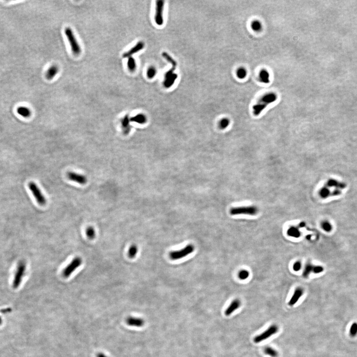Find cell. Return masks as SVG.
<instances>
[{
  "label": "cell",
  "mask_w": 357,
  "mask_h": 357,
  "mask_svg": "<svg viewBox=\"0 0 357 357\" xmlns=\"http://www.w3.org/2000/svg\"><path fill=\"white\" fill-rule=\"evenodd\" d=\"M17 113L24 118H28L31 115V111L27 107L20 106L17 109Z\"/></svg>",
  "instance_id": "cell-19"
},
{
  "label": "cell",
  "mask_w": 357,
  "mask_h": 357,
  "mask_svg": "<svg viewBox=\"0 0 357 357\" xmlns=\"http://www.w3.org/2000/svg\"><path fill=\"white\" fill-rule=\"evenodd\" d=\"M25 270L26 263L23 261H20L17 266V269L15 273L14 279L13 281V287L14 289H17L20 286L23 277L25 274Z\"/></svg>",
  "instance_id": "cell-5"
},
{
  "label": "cell",
  "mask_w": 357,
  "mask_h": 357,
  "mask_svg": "<svg viewBox=\"0 0 357 357\" xmlns=\"http://www.w3.org/2000/svg\"><path fill=\"white\" fill-rule=\"evenodd\" d=\"M331 192L328 187L324 186L320 189L319 195L322 199H326L329 196H331Z\"/></svg>",
  "instance_id": "cell-22"
},
{
  "label": "cell",
  "mask_w": 357,
  "mask_h": 357,
  "mask_svg": "<svg viewBox=\"0 0 357 357\" xmlns=\"http://www.w3.org/2000/svg\"><path fill=\"white\" fill-rule=\"evenodd\" d=\"M130 121L137 123L140 124H145L146 122V118L145 115L142 114H137L135 116L130 118Z\"/></svg>",
  "instance_id": "cell-21"
},
{
  "label": "cell",
  "mask_w": 357,
  "mask_h": 357,
  "mask_svg": "<svg viewBox=\"0 0 357 357\" xmlns=\"http://www.w3.org/2000/svg\"><path fill=\"white\" fill-rule=\"evenodd\" d=\"M304 294V290L301 288H297L294 292L293 294L288 302V305L293 306L296 304Z\"/></svg>",
  "instance_id": "cell-11"
},
{
  "label": "cell",
  "mask_w": 357,
  "mask_h": 357,
  "mask_svg": "<svg viewBox=\"0 0 357 357\" xmlns=\"http://www.w3.org/2000/svg\"><path fill=\"white\" fill-rule=\"evenodd\" d=\"M252 28L254 31L259 32L262 30L261 23L258 20L253 21L252 23Z\"/></svg>",
  "instance_id": "cell-31"
},
{
  "label": "cell",
  "mask_w": 357,
  "mask_h": 357,
  "mask_svg": "<svg viewBox=\"0 0 357 357\" xmlns=\"http://www.w3.org/2000/svg\"><path fill=\"white\" fill-rule=\"evenodd\" d=\"M2 322H3V320H2V317H0V326H1V325H2Z\"/></svg>",
  "instance_id": "cell-42"
},
{
  "label": "cell",
  "mask_w": 357,
  "mask_h": 357,
  "mask_svg": "<svg viewBox=\"0 0 357 357\" xmlns=\"http://www.w3.org/2000/svg\"><path fill=\"white\" fill-rule=\"evenodd\" d=\"M86 235L90 239H93L96 235V232L93 227H89L86 230Z\"/></svg>",
  "instance_id": "cell-29"
},
{
  "label": "cell",
  "mask_w": 357,
  "mask_h": 357,
  "mask_svg": "<svg viewBox=\"0 0 357 357\" xmlns=\"http://www.w3.org/2000/svg\"><path fill=\"white\" fill-rule=\"evenodd\" d=\"M287 234L291 237L298 238L301 236V233L298 227L291 226L288 229Z\"/></svg>",
  "instance_id": "cell-18"
},
{
  "label": "cell",
  "mask_w": 357,
  "mask_h": 357,
  "mask_svg": "<svg viewBox=\"0 0 357 357\" xmlns=\"http://www.w3.org/2000/svg\"><path fill=\"white\" fill-rule=\"evenodd\" d=\"M247 72L245 68H240L237 71V76L240 79H244L247 76Z\"/></svg>",
  "instance_id": "cell-28"
},
{
  "label": "cell",
  "mask_w": 357,
  "mask_h": 357,
  "mask_svg": "<svg viewBox=\"0 0 357 357\" xmlns=\"http://www.w3.org/2000/svg\"><path fill=\"white\" fill-rule=\"evenodd\" d=\"M323 270H324V268L322 266H314L312 272H314L315 274H319V273L322 272Z\"/></svg>",
  "instance_id": "cell-36"
},
{
  "label": "cell",
  "mask_w": 357,
  "mask_h": 357,
  "mask_svg": "<svg viewBox=\"0 0 357 357\" xmlns=\"http://www.w3.org/2000/svg\"><path fill=\"white\" fill-rule=\"evenodd\" d=\"M326 186L329 187H334L338 189H344L347 187V184L344 182H339L335 179H330L326 182Z\"/></svg>",
  "instance_id": "cell-15"
},
{
  "label": "cell",
  "mask_w": 357,
  "mask_h": 357,
  "mask_svg": "<svg viewBox=\"0 0 357 357\" xmlns=\"http://www.w3.org/2000/svg\"><path fill=\"white\" fill-rule=\"evenodd\" d=\"M12 311V309L11 308H6V309H2L1 310V312L3 314H6L8 312H11Z\"/></svg>",
  "instance_id": "cell-39"
},
{
  "label": "cell",
  "mask_w": 357,
  "mask_h": 357,
  "mask_svg": "<svg viewBox=\"0 0 357 357\" xmlns=\"http://www.w3.org/2000/svg\"><path fill=\"white\" fill-rule=\"evenodd\" d=\"M138 249L137 245H132L130 246V248H129V251H128V256L129 258H134L137 253Z\"/></svg>",
  "instance_id": "cell-25"
},
{
  "label": "cell",
  "mask_w": 357,
  "mask_h": 357,
  "mask_svg": "<svg viewBox=\"0 0 357 357\" xmlns=\"http://www.w3.org/2000/svg\"><path fill=\"white\" fill-rule=\"evenodd\" d=\"M65 34L70 43L72 52L75 55H79L81 53V49L73 30L70 27H67L65 30Z\"/></svg>",
  "instance_id": "cell-2"
},
{
  "label": "cell",
  "mask_w": 357,
  "mask_h": 357,
  "mask_svg": "<svg viewBox=\"0 0 357 357\" xmlns=\"http://www.w3.org/2000/svg\"><path fill=\"white\" fill-rule=\"evenodd\" d=\"M305 226H306V223L304 222H301L300 224H299V227L300 228H304V227H305Z\"/></svg>",
  "instance_id": "cell-41"
},
{
  "label": "cell",
  "mask_w": 357,
  "mask_h": 357,
  "mask_svg": "<svg viewBox=\"0 0 357 357\" xmlns=\"http://www.w3.org/2000/svg\"><path fill=\"white\" fill-rule=\"evenodd\" d=\"M350 334L352 336H355L357 334V323L354 322L350 329Z\"/></svg>",
  "instance_id": "cell-35"
},
{
  "label": "cell",
  "mask_w": 357,
  "mask_h": 357,
  "mask_svg": "<svg viewBox=\"0 0 357 357\" xmlns=\"http://www.w3.org/2000/svg\"><path fill=\"white\" fill-rule=\"evenodd\" d=\"M164 7V1L158 0L156 2L155 14V21L157 25L161 26L164 23L163 11Z\"/></svg>",
  "instance_id": "cell-9"
},
{
  "label": "cell",
  "mask_w": 357,
  "mask_h": 357,
  "mask_svg": "<svg viewBox=\"0 0 357 357\" xmlns=\"http://www.w3.org/2000/svg\"><path fill=\"white\" fill-rule=\"evenodd\" d=\"M241 302L239 299H235L232 302L228 307L226 309L224 314L226 316H229L231 315L235 311L239 309L241 307Z\"/></svg>",
  "instance_id": "cell-12"
},
{
  "label": "cell",
  "mask_w": 357,
  "mask_h": 357,
  "mask_svg": "<svg viewBox=\"0 0 357 357\" xmlns=\"http://www.w3.org/2000/svg\"><path fill=\"white\" fill-rule=\"evenodd\" d=\"M258 209L257 207L253 205L243 206V207H233L230 209V214L232 215H255L258 213Z\"/></svg>",
  "instance_id": "cell-4"
},
{
  "label": "cell",
  "mask_w": 357,
  "mask_h": 357,
  "mask_svg": "<svg viewBox=\"0 0 357 357\" xmlns=\"http://www.w3.org/2000/svg\"><path fill=\"white\" fill-rule=\"evenodd\" d=\"M127 65L130 71L134 72L137 68V64L135 59L132 57L129 58L127 62Z\"/></svg>",
  "instance_id": "cell-24"
},
{
  "label": "cell",
  "mask_w": 357,
  "mask_h": 357,
  "mask_svg": "<svg viewBox=\"0 0 357 357\" xmlns=\"http://www.w3.org/2000/svg\"><path fill=\"white\" fill-rule=\"evenodd\" d=\"M194 250V247L193 245H188L183 249L170 253L169 257L172 260H178L192 253Z\"/></svg>",
  "instance_id": "cell-6"
},
{
  "label": "cell",
  "mask_w": 357,
  "mask_h": 357,
  "mask_svg": "<svg viewBox=\"0 0 357 357\" xmlns=\"http://www.w3.org/2000/svg\"><path fill=\"white\" fill-rule=\"evenodd\" d=\"M59 68L57 65H52L47 70L45 74L47 79L52 80L59 73Z\"/></svg>",
  "instance_id": "cell-16"
},
{
  "label": "cell",
  "mask_w": 357,
  "mask_h": 357,
  "mask_svg": "<svg viewBox=\"0 0 357 357\" xmlns=\"http://www.w3.org/2000/svg\"><path fill=\"white\" fill-rule=\"evenodd\" d=\"M96 357H109L105 355V354H103L102 353H99L98 354H97Z\"/></svg>",
  "instance_id": "cell-40"
},
{
  "label": "cell",
  "mask_w": 357,
  "mask_h": 357,
  "mask_svg": "<svg viewBox=\"0 0 357 357\" xmlns=\"http://www.w3.org/2000/svg\"><path fill=\"white\" fill-rule=\"evenodd\" d=\"M279 331V327L276 325H272L269 327L267 328L266 330L261 333V334L256 336L253 338V342L256 344L261 343L264 341V340H267L271 337L273 335H275Z\"/></svg>",
  "instance_id": "cell-3"
},
{
  "label": "cell",
  "mask_w": 357,
  "mask_h": 357,
  "mask_svg": "<svg viewBox=\"0 0 357 357\" xmlns=\"http://www.w3.org/2000/svg\"><path fill=\"white\" fill-rule=\"evenodd\" d=\"M126 323L129 326L140 327L145 324V321L142 318L129 317L126 320Z\"/></svg>",
  "instance_id": "cell-13"
},
{
  "label": "cell",
  "mask_w": 357,
  "mask_h": 357,
  "mask_svg": "<svg viewBox=\"0 0 357 357\" xmlns=\"http://www.w3.org/2000/svg\"><path fill=\"white\" fill-rule=\"evenodd\" d=\"M28 188L38 203L41 205H45L46 203V199L37 185L34 182H30L28 184Z\"/></svg>",
  "instance_id": "cell-7"
},
{
  "label": "cell",
  "mask_w": 357,
  "mask_h": 357,
  "mask_svg": "<svg viewBox=\"0 0 357 357\" xmlns=\"http://www.w3.org/2000/svg\"><path fill=\"white\" fill-rule=\"evenodd\" d=\"M67 177L70 180L76 182L81 185H84L87 182V178L85 176L73 172H69L68 173Z\"/></svg>",
  "instance_id": "cell-10"
},
{
  "label": "cell",
  "mask_w": 357,
  "mask_h": 357,
  "mask_svg": "<svg viewBox=\"0 0 357 357\" xmlns=\"http://www.w3.org/2000/svg\"><path fill=\"white\" fill-rule=\"evenodd\" d=\"M302 268V263L300 261H296V263H294L293 266V270L295 271H300V269Z\"/></svg>",
  "instance_id": "cell-37"
},
{
  "label": "cell",
  "mask_w": 357,
  "mask_h": 357,
  "mask_svg": "<svg viewBox=\"0 0 357 357\" xmlns=\"http://www.w3.org/2000/svg\"><path fill=\"white\" fill-rule=\"evenodd\" d=\"M277 96L275 93L273 92L267 93L261 97L256 104L253 107V115L258 116L261 113L266 109L267 106L276 101Z\"/></svg>",
  "instance_id": "cell-1"
},
{
  "label": "cell",
  "mask_w": 357,
  "mask_h": 357,
  "mask_svg": "<svg viewBox=\"0 0 357 357\" xmlns=\"http://www.w3.org/2000/svg\"><path fill=\"white\" fill-rule=\"evenodd\" d=\"M269 73L266 70H263L261 71L259 73V78L261 82L267 84L270 81L269 79Z\"/></svg>",
  "instance_id": "cell-20"
},
{
  "label": "cell",
  "mask_w": 357,
  "mask_h": 357,
  "mask_svg": "<svg viewBox=\"0 0 357 357\" xmlns=\"http://www.w3.org/2000/svg\"><path fill=\"white\" fill-rule=\"evenodd\" d=\"M162 56L165 59H166L167 61H168V62H169L171 64L172 66L177 65V63L176 62L175 60L173 59V58L170 56L168 53H166V52H163L162 53Z\"/></svg>",
  "instance_id": "cell-32"
},
{
  "label": "cell",
  "mask_w": 357,
  "mask_h": 357,
  "mask_svg": "<svg viewBox=\"0 0 357 357\" xmlns=\"http://www.w3.org/2000/svg\"><path fill=\"white\" fill-rule=\"evenodd\" d=\"M250 275V273L247 270H242L239 272V273L238 274V276L239 278L241 280H245L248 278V276Z\"/></svg>",
  "instance_id": "cell-33"
},
{
  "label": "cell",
  "mask_w": 357,
  "mask_h": 357,
  "mask_svg": "<svg viewBox=\"0 0 357 357\" xmlns=\"http://www.w3.org/2000/svg\"><path fill=\"white\" fill-rule=\"evenodd\" d=\"M230 125V121L228 118H223L220 120L219 122V127L221 129L224 130L226 129L229 125Z\"/></svg>",
  "instance_id": "cell-30"
},
{
  "label": "cell",
  "mask_w": 357,
  "mask_h": 357,
  "mask_svg": "<svg viewBox=\"0 0 357 357\" xmlns=\"http://www.w3.org/2000/svg\"><path fill=\"white\" fill-rule=\"evenodd\" d=\"M314 266L311 263H307L304 267V270L303 272V276L304 277H307L310 275L312 272H313Z\"/></svg>",
  "instance_id": "cell-26"
},
{
  "label": "cell",
  "mask_w": 357,
  "mask_h": 357,
  "mask_svg": "<svg viewBox=\"0 0 357 357\" xmlns=\"http://www.w3.org/2000/svg\"><path fill=\"white\" fill-rule=\"evenodd\" d=\"M82 259L79 257H76L71 261L70 264L63 271V275L65 278L68 277L82 263Z\"/></svg>",
  "instance_id": "cell-8"
},
{
  "label": "cell",
  "mask_w": 357,
  "mask_h": 357,
  "mask_svg": "<svg viewBox=\"0 0 357 357\" xmlns=\"http://www.w3.org/2000/svg\"><path fill=\"white\" fill-rule=\"evenodd\" d=\"M321 227L326 232H330L332 230V226L331 224L327 220H325L321 222Z\"/></svg>",
  "instance_id": "cell-27"
},
{
  "label": "cell",
  "mask_w": 357,
  "mask_h": 357,
  "mask_svg": "<svg viewBox=\"0 0 357 357\" xmlns=\"http://www.w3.org/2000/svg\"><path fill=\"white\" fill-rule=\"evenodd\" d=\"M264 353L266 355L271 357H278L279 356L278 351L271 347H266L264 348Z\"/></svg>",
  "instance_id": "cell-23"
},
{
  "label": "cell",
  "mask_w": 357,
  "mask_h": 357,
  "mask_svg": "<svg viewBox=\"0 0 357 357\" xmlns=\"http://www.w3.org/2000/svg\"><path fill=\"white\" fill-rule=\"evenodd\" d=\"M311 235H307V237H306V238H307V239H308V240L311 239Z\"/></svg>",
  "instance_id": "cell-43"
},
{
  "label": "cell",
  "mask_w": 357,
  "mask_h": 357,
  "mask_svg": "<svg viewBox=\"0 0 357 357\" xmlns=\"http://www.w3.org/2000/svg\"><path fill=\"white\" fill-rule=\"evenodd\" d=\"M342 194V191L340 189H336L333 191L331 193V196H340Z\"/></svg>",
  "instance_id": "cell-38"
},
{
  "label": "cell",
  "mask_w": 357,
  "mask_h": 357,
  "mask_svg": "<svg viewBox=\"0 0 357 357\" xmlns=\"http://www.w3.org/2000/svg\"><path fill=\"white\" fill-rule=\"evenodd\" d=\"M130 120L129 119L128 115L125 116L122 120V128L123 132L124 135H127L130 132Z\"/></svg>",
  "instance_id": "cell-17"
},
{
  "label": "cell",
  "mask_w": 357,
  "mask_h": 357,
  "mask_svg": "<svg viewBox=\"0 0 357 357\" xmlns=\"http://www.w3.org/2000/svg\"><path fill=\"white\" fill-rule=\"evenodd\" d=\"M144 47H145V44L143 42H141V41L138 42L135 46L132 47V48L130 49V50H129L128 51L125 53L123 54V57L125 58H129L132 57V55L137 53L140 50L143 49Z\"/></svg>",
  "instance_id": "cell-14"
},
{
  "label": "cell",
  "mask_w": 357,
  "mask_h": 357,
  "mask_svg": "<svg viewBox=\"0 0 357 357\" xmlns=\"http://www.w3.org/2000/svg\"><path fill=\"white\" fill-rule=\"evenodd\" d=\"M156 74V70L153 67H150L148 69V71H147V76H148V78L150 79L153 78L154 76H155Z\"/></svg>",
  "instance_id": "cell-34"
}]
</instances>
